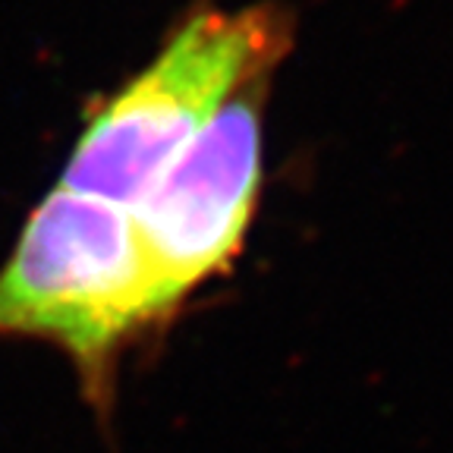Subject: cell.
Instances as JSON below:
<instances>
[{
    "label": "cell",
    "mask_w": 453,
    "mask_h": 453,
    "mask_svg": "<svg viewBox=\"0 0 453 453\" xmlns=\"http://www.w3.org/2000/svg\"><path fill=\"white\" fill-rule=\"evenodd\" d=\"M167 319L127 208L64 186L32 211L0 268V337L66 349L101 412L113 403V365L127 340Z\"/></svg>",
    "instance_id": "6da1fadb"
},
{
    "label": "cell",
    "mask_w": 453,
    "mask_h": 453,
    "mask_svg": "<svg viewBox=\"0 0 453 453\" xmlns=\"http://www.w3.org/2000/svg\"><path fill=\"white\" fill-rule=\"evenodd\" d=\"M280 32L271 10L192 16L155 64L88 123L60 186L129 211L226 98L268 73L280 54Z\"/></svg>",
    "instance_id": "7a4b0ae2"
},
{
    "label": "cell",
    "mask_w": 453,
    "mask_h": 453,
    "mask_svg": "<svg viewBox=\"0 0 453 453\" xmlns=\"http://www.w3.org/2000/svg\"><path fill=\"white\" fill-rule=\"evenodd\" d=\"M252 82L211 117L129 208L164 311L234 262L262 183V120Z\"/></svg>",
    "instance_id": "3957f363"
}]
</instances>
